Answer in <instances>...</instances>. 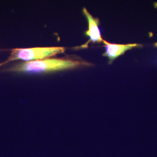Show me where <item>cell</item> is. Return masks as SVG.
<instances>
[{
	"instance_id": "cell-5",
	"label": "cell",
	"mask_w": 157,
	"mask_h": 157,
	"mask_svg": "<svg viewBox=\"0 0 157 157\" xmlns=\"http://www.w3.org/2000/svg\"><path fill=\"white\" fill-rule=\"evenodd\" d=\"M155 46H156V47H157V43H155Z\"/></svg>"
},
{
	"instance_id": "cell-2",
	"label": "cell",
	"mask_w": 157,
	"mask_h": 157,
	"mask_svg": "<svg viewBox=\"0 0 157 157\" xmlns=\"http://www.w3.org/2000/svg\"><path fill=\"white\" fill-rule=\"evenodd\" d=\"M65 51L66 48L63 47L13 48L11 49V53L7 60L0 63V67L16 60L30 62L45 59L59 54L64 53Z\"/></svg>"
},
{
	"instance_id": "cell-4",
	"label": "cell",
	"mask_w": 157,
	"mask_h": 157,
	"mask_svg": "<svg viewBox=\"0 0 157 157\" xmlns=\"http://www.w3.org/2000/svg\"><path fill=\"white\" fill-rule=\"evenodd\" d=\"M104 47L106 48V52L103 54L104 56L109 58V64L111 63L115 59L123 54L127 51L132 49L135 47H140V45L137 44H128L126 45L110 43L105 40H103Z\"/></svg>"
},
{
	"instance_id": "cell-1",
	"label": "cell",
	"mask_w": 157,
	"mask_h": 157,
	"mask_svg": "<svg viewBox=\"0 0 157 157\" xmlns=\"http://www.w3.org/2000/svg\"><path fill=\"white\" fill-rule=\"evenodd\" d=\"M92 64L85 61L71 58H48L41 60L19 63L7 71L22 73H46L88 67Z\"/></svg>"
},
{
	"instance_id": "cell-3",
	"label": "cell",
	"mask_w": 157,
	"mask_h": 157,
	"mask_svg": "<svg viewBox=\"0 0 157 157\" xmlns=\"http://www.w3.org/2000/svg\"><path fill=\"white\" fill-rule=\"evenodd\" d=\"M82 12L86 17L88 22V30L85 32V34L86 36L89 37L90 39L84 45H82L79 47H77L76 48H87L88 45L90 42L101 43L103 42L104 40V39H102L101 30L99 27L100 24L99 18L93 17L86 8H83Z\"/></svg>"
}]
</instances>
